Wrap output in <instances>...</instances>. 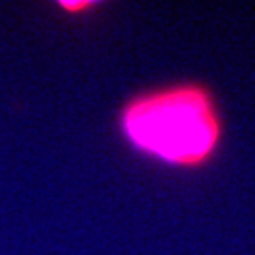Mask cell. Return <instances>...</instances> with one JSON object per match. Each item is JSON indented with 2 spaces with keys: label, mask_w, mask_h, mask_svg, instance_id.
<instances>
[{
  "label": "cell",
  "mask_w": 255,
  "mask_h": 255,
  "mask_svg": "<svg viewBox=\"0 0 255 255\" xmlns=\"http://www.w3.org/2000/svg\"><path fill=\"white\" fill-rule=\"evenodd\" d=\"M116 131L126 147L175 172H200L220 156L227 121L211 85L168 80L126 96L116 110Z\"/></svg>",
  "instance_id": "1"
},
{
  "label": "cell",
  "mask_w": 255,
  "mask_h": 255,
  "mask_svg": "<svg viewBox=\"0 0 255 255\" xmlns=\"http://www.w3.org/2000/svg\"><path fill=\"white\" fill-rule=\"evenodd\" d=\"M100 5L101 4L91 2V0H87V2H59V7L66 14H84V12L91 11V9L100 7Z\"/></svg>",
  "instance_id": "2"
}]
</instances>
